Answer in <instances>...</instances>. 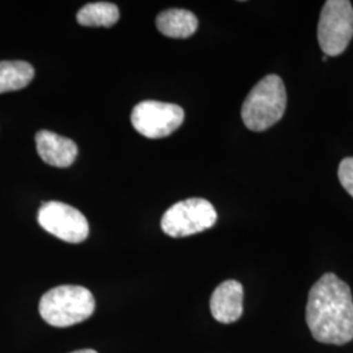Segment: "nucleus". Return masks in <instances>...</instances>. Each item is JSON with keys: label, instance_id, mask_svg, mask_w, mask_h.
<instances>
[{"label": "nucleus", "instance_id": "1", "mask_svg": "<svg viewBox=\"0 0 353 353\" xmlns=\"http://www.w3.org/2000/svg\"><path fill=\"white\" fill-rule=\"evenodd\" d=\"M306 323L313 338L343 345L353 339V299L350 285L335 274H325L309 290Z\"/></svg>", "mask_w": 353, "mask_h": 353}, {"label": "nucleus", "instance_id": "2", "mask_svg": "<svg viewBox=\"0 0 353 353\" xmlns=\"http://www.w3.org/2000/svg\"><path fill=\"white\" fill-rule=\"evenodd\" d=\"M287 108V90L278 75L263 77L248 94L241 109L245 126L262 132L276 125Z\"/></svg>", "mask_w": 353, "mask_h": 353}, {"label": "nucleus", "instance_id": "3", "mask_svg": "<svg viewBox=\"0 0 353 353\" xmlns=\"http://www.w3.org/2000/svg\"><path fill=\"white\" fill-rule=\"evenodd\" d=\"M96 301L90 290L80 285H61L46 292L39 301V314L54 327H68L93 314Z\"/></svg>", "mask_w": 353, "mask_h": 353}, {"label": "nucleus", "instance_id": "4", "mask_svg": "<svg viewBox=\"0 0 353 353\" xmlns=\"http://www.w3.org/2000/svg\"><path fill=\"white\" fill-rule=\"evenodd\" d=\"M353 38V6L350 0H327L318 24V42L325 55L338 57Z\"/></svg>", "mask_w": 353, "mask_h": 353}, {"label": "nucleus", "instance_id": "5", "mask_svg": "<svg viewBox=\"0 0 353 353\" xmlns=\"http://www.w3.org/2000/svg\"><path fill=\"white\" fill-rule=\"evenodd\" d=\"M217 212L214 205L202 198H190L173 204L161 219L165 234L179 239L189 237L214 227Z\"/></svg>", "mask_w": 353, "mask_h": 353}, {"label": "nucleus", "instance_id": "6", "mask_svg": "<svg viewBox=\"0 0 353 353\" xmlns=\"http://www.w3.org/2000/svg\"><path fill=\"white\" fill-rule=\"evenodd\" d=\"M183 121V109L168 102L141 101L131 113L132 126L148 139H163L172 135Z\"/></svg>", "mask_w": 353, "mask_h": 353}, {"label": "nucleus", "instance_id": "7", "mask_svg": "<svg viewBox=\"0 0 353 353\" xmlns=\"http://www.w3.org/2000/svg\"><path fill=\"white\" fill-rule=\"evenodd\" d=\"M37 220L46 232L68 243H80L88 239V220L70 204L42 203L38 211Z\"/></svg>", "mask_w": 353, "mask_h": 353}, {"label": "nucleus", "instance_id": "8", "mask_svg": "<svg viewBox=\"0 0 353 353\" xmlns=\"http://www.w3.org/2000/svg\"><path fill=\"white\" fill-rule=\"evenodd\" d=\"M211 313L220 323H233L243 312V288L237 280L221 283L211 296Z\"/></svg>", "mask_w": 353, "mask_h": 353}, {"label": "nucleus", "instance_id": "9", "mask_svg": "<svg viewBox=\"0 0 353 353\" xmlns=\"http://www.w3.org/2000/svg\"><path fill=\"white\" fill-rule=\"evenodd\" d=\"M36 147L42 161L57 168L71 166L79 153L74 140L48 130H41L36 134Z\"/></svg>", "mask_w": 353, "mask_h": 353}, {"label": "nucleus", "instance_id": "10", "mask_svg": "<svg viewBox=\"0 0 353 353\" xmlns=\"http://www.w3.org/2000/svg\"><path fill=\"white\" fill-rule=\"evenodd\" d=\"M198 19L192 12L181 8H172L160 13L156 26L164 36L169 38H189L198 29Z\"/></svg>", "mask_w": 353, "mask_h": 353}, {"label": "nucleus", "instance_id": "11", "mask_svg": "<svg viewBox=\"0 0 353 353\" xmlns=\"http://www.w3.org/2000/svg\"><path fill=\"white\" fill-rule=\"evenodd\" d=\"M34 77L33 65L24 61L0 62V93L26 88Z\"/></svg>", "mask_w": 353, "mask_h": 353}, {"label": "nucleus", "instance_id": "12", "mask_svg": "<svg viewBox=\"0 0 353 353\" xmlns=\"http://www.w3.org/2000/svg\"><path fill=\"white\" fill-rule=\"evenodd\" d=\"M76 20L83 26L110 28L118 23L119 10L115 4L108 1L88 3L77 12Z\"/></svg>", "mask_w": 353, "mask_h": 353}, {"label": "nucleus", "instance_id": "13", "mask_svg": "<svg viewBox=\"0 0 353 353\" xmlns=\"http://www.w3.org/2000/svg\"><path fill=\"white\" fill-rule=\"evenodd\" d=\"M338 176L343 189L353 198V157H347L341 160Z\"/></svg>", "mask_w": 353, "mask_h": 353}, {"label": "nucleus", "instance_id": "14", "mask_svg": "<svg viewBox=\"0 0 353 353\" xmlns=\"http://www.w3.org/2000/svg\"><path fill=\"white\" fill-rule=\"evenodd\" d=\"M72 353H97L94 350H80V351H75Z\"/></svg>", "mask_w": 353, "mask_h": 353}, {"label": "nucleus", "instance_id": "15", "mask_svg": "<svg viewBox=\"0 0 353 353\" xmlns=\"http://www.w3.org/2000/svg\"><path fill=\"white\" fill-rule=\"evenodd\" d=\"M327 59H328L327 55H325V57H323V62H327Z\"/></svg>", "mask_w": 353, "mask_h": 353}]
</instances>
